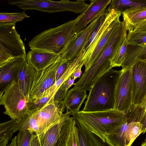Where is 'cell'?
Wrapping results in <instances>:
<instances>
[{
  "label": "cell",
  "instance_id": "6da1fadb",
  "mask_svg": "<svg viewBox=\"0 0 146 146\" xmlns=\"http://www.w3.org/2000/svg\"><path fill=\"white\" fill-rule=\"evenodd\" d=\"M127 29L123 21L114 29L109 39L92 66L84 72L78 79L80 84L90 90L97 81L111 68L110 60L127 37Z\"/></svg>",
  "mask_w": 146,
  "mask_h": 146
},
{
  "label": "cell",
  "instance_id": "7a4b0ae2",
  "mask_svg": "<svg viewBox=\"0 0 146 146\" xmlns=\"http://www.w3.org/2000/svg\"><path fill=\"white\" fill-rule=\"evenodd\" d=\"M84 15V12L73 20L49 29L35 36L29 43L30 49L60 55L75 38L76 25Z\"/></svg>",
  "mask_w": 146,
  "mask_h": 146
},
{
  "label": "cell",
  "instance_id": "3957f363",
  "mask_svg": "<svg viewBox=\"0 0 146 146\" xmlns=\"http://www.w3.org/2000/svg\"><path fill=\"white\" fill-rule=\"evenodd\" d=\"M121 72L112 68L105 73L89 91L83 111L93 112L114 109L116 85Z\"/></svg>",
  "mask_w": 146,
  "mask_h": 146
},
{
  "label": "cell",
  "instance_id": "277c9868",
  "mask_svg": "<svg viewBox=\"0 0 146 146\" xmlns=\"http://www.w3.org/2000/svg\"><path fill=\"white\" fill-rule=\"evenodd\" d=\"M65 108L63 101L54 102L33 113H28L17 120L12 133L28 130L39 135L62 119Z\"/></svg>",
  "mask_w": 146,
  "mask_h": 146
},
{
  "label": "cell",
  "instance_id": "5b68a950",
  "mask_svg": "<svg viewBox=\"0 0 146 146\" xmlns=\"http://www.w3.org/2000/svg\"><path fill=\"white\" fill-rule=\"evenodd\" d=\"M74 117L77 121L104 142L107 134L127 123L126 114L114 109L93 112L81 110Z\"/></svg>",
  "mask_w": 146,
  "mask_h": 146
},
{
  "label": "cell",
  "instance_id": "8992f818",
  "mask_svg": "<svg viewBox=\"0 0 146 146\" xmlns=\"http://www.w3.org/2000/svg\"><path fill=\"white\" fill-rule=\"evenodd\" d=\"M10 5H14L24 11L29 10H36L48 13L69 11L75 13L84 12L89 4L84 0L72 1L68 0L54 1L50 0H8Z\"/></svg>",
  "mask_w": 146,
  "mask_h": 146
},
{
  "label": "cell",
  "instance_id": "52a82bcc",
  "mask_svg": "<svg viewBox=\"0 0 146 146\" xmlns=\"http://www.w3.org/2000/svg\"><path fill=\"white\" fill-rule=\"evenodd\" d=\"M26 55L15 24L0 25V67L15 58L26 59Z\"/></svg>",
  "mask_w": 146,
  "mask_h": 146
},
{
  "label": "cell",
  "instance_id": "ba28073f",
  "mask_svg": "<svg viewBox=\"0 0 146 146\" xmlns=\"http://www.w3.org/2000/svg\"><path fill=\"white\" fill-rule=\"evenodd\" d=\"M30 100L20 90L17 79L15 80L0 98V104L4 106L5 114L12 119L18 120L28 113Z\"/></svg>",
  "mask_w": 146,
  "mask_h": 146
},
{
  "label": "cell",
  "instance_id": "9c48e42d",
  "mask_svg": "<svg viewBox=\"0 0 146 146\" xmlns=\"http://www.w3.org/2000/svg\"><path fill=\"white\" fill-rule=\"evenodd\" d=\"M66 111L58 123L43 133L38 135L40 146H66V142L75 120Z\"/></svg>",
  "mask_w": 146,
  "mask_h": 146
},
{
  "label": "cell",
  "instance_id": "30bf717a",
  "mask_svg": "<svg viewBox=\"0 0 146 146\" xmlns=\"http://www.w3.org/2000/svg\"><path fill=\"white\" fill-rule=\"evenodd\" d=\"M132 96L131 68H122L115 88L114 109L126 114L131 106Z\"/></svg>",
  "mask_w": 146,
  "mask_h": 146
},
{
  "label": "cell",
  "instance_id": "8fae6325",
  "mask_svg": "<svg viewBox=\"0 0 146 146\" xmlns=\"http://www.w3.org/2000/svg\"><path fill=\"white\" fill-rule=\"evenodd\" d=\"M63 60L61 57L58 61L46 68L37 71L29 95L30 100L39 98L55 84L56 72Z\"/></svg>",
  "mask_w": 146,
  "mask_h": 146
},
{
  "label": "cell",
  "instance_id": "7c38bea8",
  "mask_svg": "<svg viewBox=\"0 0 146 146\" xmlns=\"http://www.w3.org/2000/svg\"><path fill=\"white\" fill-rule=\"evenodd\" d=\"M131 70L132 96L131 107H135L143 104L146 96V59H137L131 67Z\"/></svg>",
  "mask_w": 146,
  "mask_h": 146
},
{
  "label": "cell",
  "instance_id": "4fadbf2b",
  "mask_svg": "<svg viewBox=\"0 0 146 146\" xmlns=\"http://www.w3.org/2000/svg\"><path fill=\"white\" fill-rule=\"evenodd\" d=\"M105 12L100 14L84 29L77 33L74 39L60 55L62 59L70 61L78 56L84 49L99 20Z\"/></svg>",
  "mask_w": 146,
  "mask_h": 146
},
{
  "label": "cell",
  "instance_id": "5bb4252c",
  "mask_svg": "<svg viewBox=\"0 0 146 146\" xmlns=\"http://www.w3.org/2000/svg\"><path fill=\"white\" fill-rule=\"evenodd\" d=\"M121 13L113 10L107 11L102 15L92 31L89 41L84 50L82 60L84 64L92 53L103 34L110 24Z\"/></svg>",
  "mask_w": 146,
  "mask_h": 146
},
{
  "label": "cell",
  "instance_id": "9a60e30c",
  "mask_svg": "<svg viewBox=\"0 0 146 146\" xmlns=\"http://www.w3.org/2000/svg\"><path fill=\"white\" fill-rule=\"evenodd\" d=\"M26 61V59L15 58L0 67V98L18 77L19 72Z\"/></svg>",
  "mask_w": 146,
  "mask_h": 146
},
{
  "label": "cell",
  "instance_id": "2e32d148",
  "mask_svg": "<svg viewBox=\"0 0 146 146\" xmlns=\"http://www.w3.org/2000/svg\"><path fill=\"white\" fill-rule=\"evenodd\" d=\"M111 0H92L87 8L84 11L85 15L78 21L75 32L77 33L84 29L89 23L101 13L106 12L107 7Z\"/></svg>",
  "mask_w": 146,
  "mask_h": 146
},
{
  "label": "cell",
  "instance_id": "e0dca14e",
  "mask_svg": "<svg viewBox=\"0 0 146 146\" xmlns=\"http://www.w3.org/2000/svg\"><path fill=\"white\" fill-rule=\"evenodd\" d=\"M60 55L39 50H31L27 54V63L37 71L43 70L58 61Z\"/></svg>",
  "mask_w": 146,
  "mask_h": 146
},
{
  "label": "cell",
  "instance_id": "ac0fdd59",
  "mask_svg": "<svg viewBox=\"0 0 146 146\" xmlns=\"http://www.w3.org/2000/svg\"><path fill=\"white\" fill-rule=\"evenodd\" d=\"M87 96L86 90L70 89L63 101L66 111H70L71 115L74 116L80 111Z\"/></svg>",
  "mask_w": 146,
  "mask_h": 146
},
{
  "label": "cell",
  "instance_id": "d6986e66",
  "mask_svg": "<svg viewBox=\"0 0 146 146\" xmlns=\"http://www.w3.org/2000/svg\"><path fill=\"white\" fill-rule=\"evenodd\" d=\"M120 16L117 17L110 24L103 34L91 56L84 64V72L87 71L95 62L107 43L115 28L121 22L119 20Z\"/></svg>",
  "mask_w": 146,
  "mask_h": 146
},
{
  "label": "cell",
  "instance_id": "ffe728a7",
  "mask_svg": "<svg viewBox=\"0 0 146 146\" xmlns=\"http://www.w3.org/2000/svg\"><path fill=\"white\" fill-rule=\"evenodd\" d=\"M75 120V128L80 146H111Z\"/></svg>",
  "mask_w": 146,
  "mask_h": 146
},
{
  "label": "cell",
  "instance_id": "44dd1931",
  "mask_svg": "<svg viewBox=\"0 0 146 146\" xmlns=\"http://www.w3.org/2000/svg\"><path fill=\"white\" fill-rule=\"evenodd\" d=\"M37 70L27 61L21 68L17 80L19 88L28 97Z\"/></svg>",
  "mask_w": 146,
  "mask_h": 146
},
{
  "label": "cell",
  "instance_id": "7402d4cb",
  "mask_svg": "<svg viewBox=\"0 0 146 146\" xmlns=\"http://www.w3.org/2000/svg\"><path fill=\"white\" fill-rule=\"evenodd\" d=\"M84 53V51L83 50L78 56L70 60V65L64 73L56 82L53 86L43 92L40 97L55 93L63 83L71 76L79 67L82 65L84 66V63L82 60Z\"/></svg>",
  "mask_w": 146,
  "mask_h": 146
},
{
  "label": "cell",
  "instance_id": "603a6c76",
  "mask_svg": "<svg viewBox=\"0 0 146 146\" xmlns=\"http://www.w3.org/2000/svg\"><path fill=\"white\" fill-rule=\"evenodd\" d=\"M121 14L127 30L130 31L146 20V7L127 10Z\"/></svg>",
  "mask_w": 146,
  "mask_h": 146
},
{
  "label": "cell",
  "instance_id": "cb8c5ba5",
  "mask_svg": "<svg viewBox=\"0 0 146 146\" xmlns=\"http://www.w3.org/2000/svg\"><path fill=\"white\" fill-rule=\"evenodd\" d=\"M137 59H146V43L142 45L128 44L122 68H131Z\"/></svg>",
  "mask_w": 146,
  "mask_h": 146
},
{
  "label": "cell",
  "instance_id": "d4e9b609",
  "mask_svg": "<svg viewBox=\"0 0 146 146\" xmlns=\"http://www.w3.org/2000/svg\"><path fill=\"white\" fill-rule=\"evenodd\" d=\"M146 7V0H111L107 11L113 10L121 13L131 9Z\"/></svg>",
  "mask_w": 146,
  "mask_h": 146
},
{
  "label": "cell",
  "instance_id": "484cf974",
  "mask_svg": "<svg viewBox=\"0 0 146 146\" xmlns=\"http://www.w3.org/2000/svg\"><path fill=\"white\" fill-rule=\"evenodd\" d=\"M127 123L115 128L105 137V142L111 146H126L125 133L127 128Z\"/></svg>",
  "mask_w": 146,
  "mask_h": 146
},
{
  "label": "cell",
  "instance_id": "4316f807",
  "mask_svg": "<svg viewBox=\"0 0 146 146\" xmlns=\"http://www.w3.org/2000/svg\"><path fill=\"white\" fill-rule=\"evenodd\" d=\"M17 119H11L0 124V146H7L13 136L12 133Z\"/></svg>",
  "mask_w": 146,
  "mask_h": 146
},
{
  "label": "cell",
  "instance_id": "83f0119b",
  "mask_svg": "<svg viewBox=\"0 0 146 146\" xmlns=\"http://www.w3.org/2000/svg\"><path fill=\"white\" fill-rule=\"evenodd\" d=\"M142 124L139 122H133L128 124L125 133L126 146H131L134 140L142 133Z\"/></svg>",
  "mask_w": 146,
  "mask_h": 146
},
{
  "label": "cell",
  "instance_id": "f1b7e54d",
  "mask_svg": "<svg viewBox=\"0 0 146 146\" xmlns=\"http://www.w3.org/2000/svg\"><path fill=\"white\" fill-rule=\"evenodd\" d=\"M55 94L40 97L33 100H30L28 107V113H31L40 110L48 104L53 102Z\"/></svg>",
  "mask_w": 146,
  "mask_h": 146
},
{
  "label": "cell",
  "instance_id": "f546056e",
  "mask_svg": "<svg viewBox=\"0 0 146 146\" xmlns=\"http://www.w3.org/2000/svg\"><path fill=\"white\" fill-rule=\"evenodd\" d=\"M30 17L27 15L25 11L21 12L0 13V25L15 24L25 18Z\"/></svg>",
  "mask_w": 146,
  "mask_h": 146
},
{
  "label": "cell",
  "instance_id": "4dcf8cb0",
  "mask_svg": "<svg viewBox=\"0 0 146 146\" xmlns=\"http://www.w3.org/2000/svg\"><path fill=\"white\" fill-rule=\"evenodd\" d=\"M128 44L126 37L117 53L110 60L111 68L115 67L121 66L125 60Z\"/></svg>",
  "mask_w": 146,
  "mask_h": 146
},
{
  "label": "cell",
  "instance_id": "1f68e13d",
  "mask_svg": "<svg viewBox=\"0 0 146 146\" xmlns=\"http://www.w3.org/2000/svg\"><path fill=\"white\" fill-rule=\"evenodd\" d=\"M34 133L28 130L19 131L17 135V146H30Z\"/></svg>",
  "mask_w": 146,
  "mask_h": 146
},
{
  "label": "cell",
  "instance_id": "d6a6232c",
  "mask_svg": "<svg viewBox=\"0 0 146 146\" xmlns=\"http://www.w3.org/2000/svg\"><path fill=\"white\" fill-rule=\"evenodd\" d=\"M127 39L128 44L134 45L143 44L146 43V33L141 35L128 34Z\"/></svg>",
  "mask_w": 146,
  "mask_h": 146
},
{
  "label": "cell",
  "instance_id": "836d02e7",
  "mask_svg": "<svg viewBox=\"0 0 146 146\" xmlns=\"http://www.w3.org/2000/svg\"><path fill=\"white\" fill-rule=\"evenodd\" d=\"M75 120L68 136L66 146H80L77 136L75 128Z\"/></svg>",
  "mask_w": 146,
  "mask_h": 146
},
{
  "label": "cell",
  "instance_id": "e575fe53",
  "mask_svg": "<svg viewBox=\"0 0 146 146\" xmlns=\"http://www.w3.org/2000/svg\"><path fill=\"white\" fill-rule=\"evenodd\" d=\"M70 61H69L63 59L56 72V82L63 75L66 71L70 65Z\"/></svg>",
  "mask_w": 146,
  "mask_h": 146
},
{
  "label": "cell",
  "instance_id": "d590c367",
  "mask_svg": "<svg viewBox=\"0 0 146 146\" xmlns=\"http://www.w3.org/2000/svg\"><path fill=\"white\" fill-rule=\"evenodd\" d=\"M146 33V20L141 22L132 31H129L128 34L141 35Z\"/></svg>",
  "mask_w": 146,
  "mask_h": 146
},
{
  "label": "cell",
  "instance_id": "8d00e7d4",
  "mask_svg": "<svg viewBox=\"0 0 146 146\" xmlns=\"http://www.w3.org/2000/svg\"><path fill=\"white\" fill-rule=\"evenodd\" d=\"M68 91L63 90L59 88L54 94V102L63 101L65 99Z\"/></svg>",
  "mask_w": 146,
  "mask_h": 146
},
{
  "label": "cell",
  "instance_id": "74e56055",
  "mask_svg": "<svg viewBox=\"0 0 146 146\" xmlns=\"http://www.w3.org/2000/svg\"><path fill=\"white\" fill-rule=\"evenodd\" d=\"M75 79L71 76L68 78L61 85L59 88L64 90L68 91V89L73 85H75Z\"/></svg>",
  "mask_w": 146,
  "mask_h": 146
},
{
  "label": "cell",
  "instance_id": "f35d334b",
  "mask_svg": "<svg viewBox=\"0 0 146 146\" xmlns=\"http://www.w3.org/2000/svg\"><path fill=\"white\" fill-rule=\"evenodd\" d=\"M30 146H40L38 136L34 134L32 138Z\"/></svg>",
  "mask_w": 146,
  "mask_h": 146
},
{
  "label": "cell",
  "instance_id": "ab89813d",
  "mask_svg": "<svg viewBox=\"0 0 146 146\" xmlns=\"http://www.w3.org/2000/svg\"><path fill=\"white\" fill-rule=\"evenodd\" d=\"M84 65L80 66L71 76L72 78H74L75 80L76 79L79 78L81 76L82 73L81 69Z\"/></svg>",
  "mask_w": 146,
  "mask_h": 146
},
{
  "label": "cell",
  "instance_id": "60d3db41",
  "mask_svg": "<svg viewBox=\"0 0 146 146\" xmlns=\"http://www.w3.org/2000/svg\"><path fill=\"white\" fill-rule=\"evenodd\" d=\"M142 124V133H144L146 132V109L144 114Z\"/></svg>",
  "mask_w": 146,
  "mask_h": 146
},
{
  "label": "cell",
  "instance_id": "b9f144b4",
  "mask_svg": "<svg viewBox=\"0 0 146 146\" xmlns=\"http://www.w3.org/2000/svg\"><path fill=\"white\" fill-rule=\"evenodd\" d=\"M7 146H17V136H15L12 139L10 144L8 145Z\"/></svg>",
  "mask_w": 146,
  "mask_h": 146
},
{
  "label": "cell",
  "instance_id": "7bdbcfd3",
  "mask_svg": "<svg viewBox=\"0 0 146 146\" xmlns=\"http://www.w3.org/2000/svg\"><path fill=\"white\" fill-rule=\"evenodd\" d=\"M142 107H143L145 109H146V96L143 104L140 106Z\"/></svg>",
  "mask_w": 146,
  "mask_h": 146
},
{
  "label": "cell",
  "instance_id": "ee69618b",
  "mask_svg": "<svg viewBox=\"0 0 146 146\" xmlns=\"http://www.w3.org/2000/svg\"><path fill=\"white\" fill-rule=\"evenodd\" d=\"M141 146H146V139L141 144Z\"/></svg>",
  "mask_w": 146,
  "mask_h": 146
}]
</instances>
